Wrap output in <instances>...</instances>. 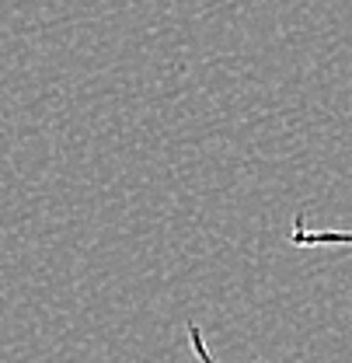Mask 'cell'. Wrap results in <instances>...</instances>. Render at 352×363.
Instances as JSON below:
<instances>
[{
  "instance_id": "2",
  "label": "cell",
  "mask_w": 352,
  "mask_h": 363,
  "mask_svg": "<svg viewBox=\"0 0 352 363\" xmlns=\"http://www.w3.org/2000/svg\"><path fill=\"white\" fill-rule=\"evenodd\" d=\"M185 332H188V350H192L195 363H217V357H213V353H210V346H206L203 328H199L195 321H188V325H185Z\"/></svg>"
},
{
  "instance_id": "1",
  "label": "cell",
  "mask_w": 352,
  "mask_h": 363,
  "mask_svg": "<svg viewBox=\"0 0 352 363\" xmlns=\"http://www.w3.org/2000/svg\"><path fill=\"white\" fill-rule=\"evenodd\" d=\"M290 245L293 248H352V227H317L307 224L304 213H297L290 227Z\"/></svg>"
}]
</instances>
